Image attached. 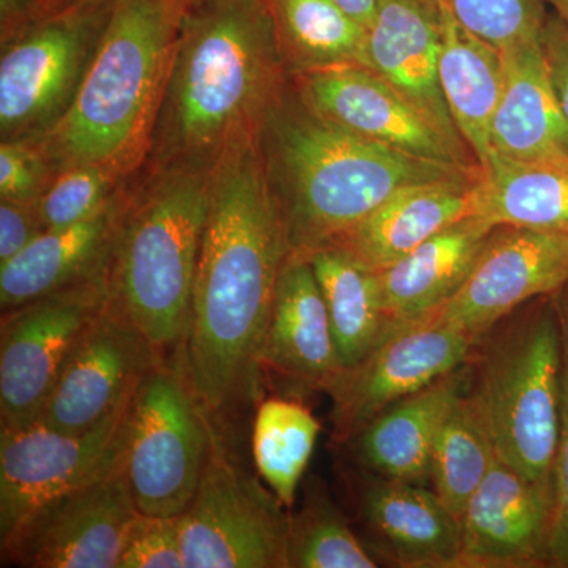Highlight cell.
I'll list each match as a JSON object with an SVG mask.
<instances>
[{"mask_svg": "<svg viewBox=\"0 0 568 568\" xmlns=\"http://www.w3.org/2000/svg\"><path fill=\"white\" fill-rule=\"evenodd\" d=\"M212 424L182 353L160 355L138 384L126 433V476L141 514L181 517L189 508L211 450Z\"/></svg>", "mask_w": 568, "mask_h": 568, "instance_id": "cell-8", "label": "cell"}, {"mask_svg": "<svg viewBox=\"0 0 568 568\" xmlns=\"http://www.w3.org/2000/svg\"><path fill=\"white\" fill-rule=\"evenodd\" d=\"M495 227L477 216H466L403 260L376 271L390 332L446 305L473 272Z\"/></svg>", "mask_w": 568, "mask_h": 568, "instance_id": "cell-25", "label": "cell"}, {"mask_svg": "<svg viewBox=\"0 0 568 568\" xmlns=\"http://www.w3.org/2000/svg\"><path fill=\"white\" fill-rule=\"evenodd\" d=\"M47 233L36 203L0 200V264L20 254Z\"/></svg>", "mask_w": 568, "mask_h": 568, "instance_id": "cell-38", "label": "cell"}, {"mask_svg": "<svg viewBox=\"0 0 568 568\" xmlns=\"http://www.w3.org/2000/svg\"><path fill=\"white\" fill-rule=\"evenodd\" d=\"M111 0H0V140H41L70 110Z\"/></svg>", "mask_w": 568, "mask_h": 568, "instance_id": "cell-6", "label": "cell"}, {"mask_svg": "<svg viewBox=\"0 0 568 568\" xmlns=\"http://www.w3.org/2000/svg\"><path fill=\"white\" fill-rule=\"evenodd\" d=\"M264 375L304 390H327L342 372L327 305L308 257L287 254L265 332Z\"/></svg>", "mask_w": 568, "mask_h": 568, "instance_id": "cell-20", "label": "cell"}, {"mask_svg": "<svg viewBox=\"0 0 568 568\" xmlns=\"http://www.w3.org/2000/svg\"><path fill=\"white\" fill-rule=\"evenodd\" d=\"M562 328V406H560V435L552 487V525L549 534L548 566L568 568V298L558 301Z\"/></svg>", "mask_w": 568, "mask_h": 568, "instance_id": "cell-35", "label": "cell"}, {"mask_svg": "<svg viewBox=\"0 0 568 568\" xmlns=\"http://www.w3.org/2000/svg\"><path fill=\"white\" fill-rule=\"evenodd\" d=\"M332 2L368 29L375 21L381 0H332Z\"/></svg>", "mask_w": 568, "mask_h": 568, "instance_id": "cell-40", "label": "cell"}, {"mask_svg": "<svg viewBox=\"0 0 568 568\" xmlns=\"http://www.w3.org/2000/svg\"><path fill=\"white\" fill-rule=\"evenodd\" d=\"M545 2L551 3L552 9L556 10V17L568 24V0H545Z\"/></svg>", "mask_w": 568, "mask_h": 568, "instance_id": "cell-41", "label": "cell"}, {"mask_svg": "<svg viewBox=\"0 0 568 568\" xmlns=\"http://www.w3.org/2000/svg\"><path fill=\"white\" fill-rule=\"evenodd\" d=\"M290 254L257 138L212 171L183 365L205 410L226 424L260 405L263 345Z\"/></svg>", "mask_w": 568, "mask_h": 568, "instance_id": "cell-1", "label": "cell"}, {"mask_svg": "<svg viewBox=\"0 0 568 568\" xmlns=\"http://www.w3.org/2000/svg\"><path fill=\"white\" fill-rule=\"evenodd\" d=\"M132 178L103 164H74L59 171L37 201L48 230H62L84 222L110 203Z\"/></svg>", "mask_w": 568, "mask_h": 568, "instance_id": "cell-33", "label": "cell"}, {"mask_svg": "<svg viewBox=\"0 0 568 568\" xmlns=\"http://www.w3.org/2000/svg\"><path fill=\"white\" fill-rule=\"evenodd\" d=\"M130 181L91 219L48 230L28 248L0 264L2 312L104 274Z\"/></svg>", "mask_w": 568, "mask_h": 568, "instance_id": "cell-24", "label": "cell"}, {"mask_svg": "<svg viewBox=\"0 0 568 568\" xmlns=\"http://www.w3.org/2000/svg\"><path fill=\"white\" fill-rule=\"evenodd\" d=\"M459 22L499 51L540 40L548 14L545 0H446Z\"/></svg>", "mask_w": 568, "mask_h": 568, "instance_id": "cell-34", "label": "cell"}, {"mask_svg": "<svg viewBox=\"0 0 568 568\" xmlns=\"http://www.w3.org/2000/svg\"><path fill=\"white\" fill-rule=\"evenodd\" d=\"M141 511L125 457L104 476L52 497L0 538L2 566L119 568L125 538Z\"/></svg>", "mask_w": 568, "mask_h": 568, "instance_id": "cell-10", "label": "cell"}, {"mask_svg": "<svg viewBox=\"0 0 568 568\" xmlns=\"http://www.w3.org/2000/svg\"><path fill=\"white\" fill-rule=\"evenodd\" d=\"M424 2L435 3V6H439V2H443V0H424Z\"/></svg>", "mask_w": 568, "mask_h": 568, "instance_id": "cell-42", "label": "cell"}, {"mask_svg": "<svg viewBox=\"0 0 568 568\" xmlns=\"http://www.w3.org/2000/svg\"><path fill=\"white\" fill-rule=\"evenodd\" d=\"M327 305L342 368L364 361L390 332L376 272L336 245L306 254Z\"/></svg>", "mask_w": 568, "mask_h": 568, "instance_id": "cell-28", "label": "cell"}, {"mask_svg": "<svg viewBox=\"0 0 568 568\" xmlns=\"http://www.w3.org/2000/svg\"><path fill=\"white\" fill-rule=\"evenodd\" d=\"M552 506V484L497 459L459 518V568L548 566Z\"/></svg>", "mask_w": 568, "mask_h": 568, "instance_id": "cell-18", "label": "cell"}, {"mask_svg": "<svg viewBox=\"0 0 568 568\" xmlns=\"http://www.w3.org/2000/svg\"><path fill=\"white\" fill-rule=\"evenodd\" d=\"M106 305L103 274L2 312V425H24L40 416L71 353Z\"/></svg>", "mask_w": 568, "mask_h": 568, "instance_id": "cell-11", "label": "cell"}, {"mask_svg": "<svg viewBox=\"0 0 568 568\" xmlns=\"http://www.w3.org/2000/svg\"><path fill=\"white\" fill-rule=\"evenodd\" d=\"M291 81L306 106L347 132L418 159L480 168L368 67H334Z\"/></svg>", "mask_w": 568, "mask_h": 568, "instance_id": "cell-16", "label": "cell"}, {"mask_svg": "<svg viewBox=\"0 0 568 568\" xmlns=\"http://www.w3.org/2000/svg\"><path fill=\"white\" fill-rule=\"evenodd\" d=\"M133 396L88 432H61L40 420L0 425V538L33 508L122 462Z\"/></svg>", "mask_w": 568, "mask_h": 568, "instance_id": "cell-12", "label": "cell"}, {"mask_svg": "<svg viewBox=\"0 0 568 568\" xmlns=\"http://www.w3.org/2000/svg\"><path fill=\"white\" fill-rule=\"evenodd\" d=\"M54 175L40 141L11 140L0 144V200L36 203Z\"/></svg>", "mask_w": 568, "mask_h": 568, "instance_id": "cell-36", "label": "cell"}, {"mask_svg": "<svg viewBox=\"0 0 568 568\" xmlns=\"http://www.w3.org/2000/svg\"><path fill=\"white\" fill-rule=\"evenodd\" d=\"M286 562L287 568L379 566L321 477L305 481L301 507L291 514Z\"/></svg>", "mask_w": 568, "mask_h": 568, "instance_id": "cell-32", "label": "cell"}, {"mask_svg": "<svg viewBox=\"0 0 568 568\" xmlns=\"http://www.w3.org/2000/svg\"><path fill=\"white\" fill-rule=\"evenodd\" d=\"M290 77L365 65L368 29L332 0H265Z\"/></svg>", "mask_w": 568, "mask_h": 568, "instance_id": "cell-29", "label": "cell"}, {"mask_svg": "<svg viewBox=\"0 0 568 568\" xmlns=\"http://www.w3.org/2000/svg\"><path fill=\"white\" fill-rule=\"evenodd\" d=\"M320 432L315 414L297 399L268 398L256 406L252 429L254 466L290 510Z\"/></svg>", "mask_w": 568, "mask_h": 568, "instance_id": "cell-31", "label": "cell"}, {"mask_svg": "<svg viewBox=\"0 0 568 568\" xmlns=\"http://www.w3.org/2000/svg\"><path fill=\"white\" fill-rule=\"evenodd\" d=\"M480 174L399 190L328 245L345 250L369 271L386 268L440 231L473 216Z\"/></svg>", "mask_w": 568, "mask_h": 568, "instance_id": "cell-22", "label": "cell"}, {"mask_svg": "<svg viewBox=\"0 0 568 568\" xmlns=\"http://www.w3.org/2000/svg\"><path fill=\"white\" fill-rule=\"evenodd\" d=\"M473 383L474 373L465 364L388 406L345 443L354 465L377 476L428 485L437 433Z\"/></svg>", "mask_w": 568, "mask_h": 568, "instance_id": "cell-21", "label": "cell"}, {"mask_svg": "<svg viewBox=\"0 0 568 568\" xmlns=\"http://www.w3.org/2000/svg\"><path fill=\"white\" fill-rule=\"evenodd\" d=\"M439 48V6L424 0H381L366 40L368 69L379 74L452 144L473 153L444 97Z\"/></svg>", "mask_w": 568, "mask_h": 568, "instance_id": "cell-19", "label": "cell"}, {"mask_svg": "<svg viewBox=\"0 0 568 568\" xmlns=\"http://www.w3.org/2000/svg\"><path fill=\"white\" fill-rule=\"evenodd\" d=\"M212 173L141 170L130 181L104 282L108 302L160 355L182 353Z\"/></svg>", "mask_w": 568, "mask_h": 568, "instance_id": "cell-5", "label": "cell"}, {"mask_svg": "<svg viewBox=\"0 0 568 568\" xmlns=\"http://www.w3.org/2000/svg\"><path fill=\"white\" fill-rule=\"evenodd\" d=\"M503 54L506 73L489 129L491 152L521 163L568 164V125L549 80L541 39Z\"/></svg>", "mask_w": 568, "mask_h": 568, "instance_id": "cell-23", "label": "cell"}, {"mask_svg": "<svg viewBox=\"0 0 568 568\" xmlns=\"http://www.w3.org/2000/svg\"><path fill=\"white\" fill-rule=\"evenodd\" d=\"M159 357L108 302L74 347L36 420L61 432H88L132 398Z\"/></svg>", "mask_w": 568, "mask_h": 568, "instance_id": "cell-15", "label": "cell"}, {"mask_svg": "<svg viewBox=\"0 0 568 568\" xmlns=\"http://www.w3.org/2000/svg\"><path fill=\"white\" fill-rule=\"evenodd\" d=\"M291 510L239 462L213 417L211 450L179 517L185 568H287Z\"/></svg>", "mask_w": 568, "mask_h": 568, "instance_id": "cell-9", "label": "cell"}, {"mask_svg": "<svg viewBox=\"0 0 568 568\" xmlns=\"http://www.w3.org/2000/svg\"><path fill=\"white\" fill-rule=\"evenodd\" d=\"M194 0H111L95 58L70 110L40 141L55 174L95 163L140 173L183 18Z\"/></svg>", "mask_w": 568, "mask_h": 568, "instance_id": "cell-4", "label": "cell"}, {"mask_svg": "<svg viewBox=\"0 0 568 568\" xmlns=\"http://www.w3.org/2000/svg\"><path fill=\"white\" fill-rule=\"evenodd\" d=\"M568 284V233L497 226L458 293L433 313L480 339L519 305Z\"/></svg>", "mask_w": 568, "mask_h": 568, "instance_id": "cell-14", "label": "cell"}, {"mask_svg": "<svg viewBox=\"0 0 568 568\" xmlns=\"http://www.w3.org/2000/svg\"><path fill=\"white\" fill-rule=\"evenodd\" d=\"M545 61H547L549 80L555 89L560 111L568 125V24L559 17H548L544 36Z\"/></svg>", "mask_w": 568, "mask_h": 568, "instance_id": "cell-39", "label": "cell"}, {"mask_svg": "<svg viewBox=\"0 0 568 568\" xmlns=\"http://www.w3.org/2000/svg\"><path fill=\"white\" fill-rule=\"evenodd\" d=\"M439 11L440 85L458 132L481 170L491 152L489 129L503 93L504 54L467 31L446 0L439 2Z\"/></svg>", "mask_w": 568, "mask_h": 568, "instance_id": "cell-26", "label": "cell"}, {"mask_svg": "<svg viewBox=\"0 0 568 568\" xmlns=\"http://www.w3.org/2000/svg\"><path fill=\"white\" fill-rule=\"evenodd\" d=\"M473 216L496 227L568 233V164L521 163L489 153Z\"/></svg>", "mask_w": 568, "mask_h": 568, "instance_id": "cell-27", "label": "cell"}, {"mask_svg": "<svg viewBox=\"0 0 568 568\" xmlns=\"http://www.w3.org/2000/svg\"><path fill=\"white\" fill-rule=\"evenodd\" d=\"M495 433L476 384L459 396L437 433L429 484L458 518L499 459Z\"/></svg>", "mask_w": 568, "mask_h": 568, "instance_id": "cell-30", "label": "cell"}, {"mask_svg": "<svg viewBox=\"0 0 568 568\" xmlns=\"http://www.w3.org/2000/svg\"><path fill=\"white\" fill-rule=\"evenodd\" d=\"M290 78L265 0H194L141 170L212 173L256 140Z\"/></svg>", "mask_w": 568, "mask_h": 568, "instance_id": "cell-2", "label": "cell"}, {"mask_svg": "<svg viewBox=\"0 0 568 568\" xmlns=\"http://www.w3.org/2000/svg\"><path fill=\"white\" fill-rule=\"evenodd\" d=\"M291 254L328 245L399 190L480 173L418 159L321 118L287 82L257 133Z\"/></svg>", "mask_w": 568, "mask_h": 568, "instance_id": "cell-3", "label": "cell"}, {"mask_svg": "<svg viewBox=\"0 0 568 568\" xmlns=\"http://www.w3.org/2000/svg\"><path fill=\"white\" fill-rule=\"evenodd\" d=\"M477 343L465 328L436 315L395 327L325 390L335 439L347 443L388 406L465 365Z\"/></svg>", "mask_w": 568, "mask_h": 568, "instance_id": "cell-13", "label": "cell"}, {"mask_svg": "<svg viewBox=\"0 0 568 568\" xmlns=\"http://www.w3.org/2000/svg\"><path fill=\"white\" fill-rule=\"evenodd\" d=\"M476 388L499 457L552 484L562 406V328L558 302L523 321L485 355Z\"/></svg>", "mask_w": 568, "mask_h": 568, "instance_id": "cell-7", "label": "cell"}, {"mask_svg": "<svg viewBox=\"0 0 568 568\" xmlns=\"http://www.w3.org/2000/svg\"><path fill=\"white\" fill-rule=\"evenodd\" d=\"M345 484L373 555L405 568H459L462 523L435 489L358 466Z\"/></svg>", "mask_w": 568, "mask_h": 568, "instance_id": "cell-17", "label": "cell"}, {"mask_svg": "<svg viewBox=\"0 0 568 568\" xmlns=\"http://www.w3.org/2000/svg\"><path fill=\"white\" fill-rule=\"evenodd\" d=\"M119 568H185L179 517L141 514L134 519Z\"/></svg>", "mask_w": 568, "mask_h": 568, "instance_id": "cell-37", "label": "cell"}]
</instances>
